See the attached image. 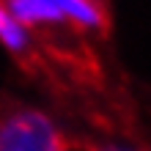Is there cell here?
<instances>
[{
  "mask_svg": "<svg viewBox=\"0 0 151 151\" xmlns=\"http://www.w3.org/2000/svg\"><path fill=\"white\" fill-rule=\"evenodd\" d=\"M72 151H80V148H74V146H72Z\"/></svg>",
  "mask_w": 151,
  "mask_h": 151,
  "instance_id": "obj_6",
  "label": "cell"
},
{
  "mask_svg": "<svg viewBox=\"0 0 151 151\" xmlns=\"http://www.w3.org/2000/svg\"><path fill=\"white\" fill-rule=\"evenodd\" d=\"M0 110H3V107H0Z\"/></svg>",
  "mask_w": 151,
  "mask_h": 151,
  "instance_id": "obj_7",
  "label": "cell"
},
{
  "mask_svg": "<svg viewBox=\"0 0 151 151\" xmlns=\"http://www.w3.org/2000/svg\"><path fill=\"white\" fill-rule=\"evenodd\" d=\"M52 3L63 14V19H72L80 28H96V30L107 28V14L99 0H52Z\"/></svg>",
  "mask_w": 151,
  "mask_h": 151,
  "instance_id": "obj_3",
  "label": "cell"
},
{
  "mask_svg": "<svg viewBox=\"0 0 151 151\" xmlns=\"http://www.w3.org/2000/svg\"><path fill=\"white\" fill-rule=\"evenodd\" d=\"M0 151H72L63 132L41 110H0Z\"/></svg>",
  "mask_w": 151,
  "mask_h": 151,
  "instance_id": "obj_1",
  "label": "cell"
},
{
  "mask_svg": "<svg viewBox=\"0 0 151 151\" xmlns=\"http://www.w3.org/2000/svg\"><path fill=\"white\" fill-rule=\"evenodd\" d=\"M80 151H148V148H140V146H129V143H93V146H83Z\"/></svg>",
  "mask_w": 151,
  "mask_h": 151,
  "instance_id": "obj_5",
  "label": "cell"
},
{
  "mask_svg": "<svg viewBox=\"0 0 151 151\" xmlns=\"http://www.w3.org/2000/svg\"><path fill=\"white\" fill-rule=\"evenodd\" d=\"M0 44H6V47L11 52H17V55H28L30 52L28 30L14 19V14L3 6V0H0Z\"/></svg>",
  "mask_w": 151,
  "mask_h": 151,
  "instance_id": "obj_4",
  "label": "cell"
},
{
  "mask_svg": "<svg viewBox=\"0 0 151 151\" xmlns=\"http://www.w3.org/2000/svg\"><path fill=\"white\" fill-rule=\"evenodd\" d=\"M3 6L14 14V19L28 28V25H58L66 22L63 14L55 8L52 0H3Z\"/></svg>",
  "mask_w": 151,
  "mask_h": 151,
  "instance_id": "obj_2",
  "label": "cell"
}]
</instances>
